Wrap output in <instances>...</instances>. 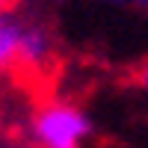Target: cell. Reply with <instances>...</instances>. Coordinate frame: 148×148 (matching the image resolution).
Segmentation results:
<instances>
[{
    "label": "cell",
    "mask_w": 148,
    "mask_h": 148,
    "mask_svg": "<svg viewBox=\"0 0 148 148\" xmlns=\"http://www.w3.org/2000/svg\"><path fill=\"white\" fill-rule=\"evenodd\" d=\"M92 119L86 110L68 101H47L33 113L30 133L36 148H86L92 136Z\"/></svg>",
    "instance_id": "obj_1"
},
{
    "label": "cell",
    "mask_w": 148,
    "mask_h": 148,
    "mask_svg": "<svg viewBox=\"0 0 148 148\" xmlns=\"http://www.w3.org/2000/svg\"><path fill=\"white\" fill-rule=\"evenodd\" d=\"M53 51H56V42H53L51 27H47L45 21L24 18L21 36H18V65L39 71V68H45L53 59Z\"/></svg>",
    "instance_id": "obj_2"
},
{
    "label": "cell",
    "mask_w": 148,
    "mask_h": 148,
    "mask_svg": "<svg viewBox=\"0 0 148 148\" xmlns=\"http://www.w3.org/2000/svg\"><path fill=\"white\" fill-rule=\"evenodd\" d=\"M24 15L12 9L0 12V74H6L12 65H18V36H21Z\"/></svg>",
    "instance_id": "obj_3"
},
{
    "label": "cell",
    "mask_w": 148,
    "mask_h": 148,
    "mask_svg": "<svg viewBox=\"0 0 148 148\" xmlns=\"http://www.w3.org/2000/svg\"><path fill=\"white\" fill-rule=\"evenodd\" d=\"M136 80H139V86L148 92V62H142L139 65V71H136Z\"/></svg>",
    "instance_id": "obj_4"
},
{
    "label": "cell",
    "mask_w": 148,
    "mask_h": 148,
    "mask_svg": "<svg viewBox=\"0 0 148 148\" xmlns=\"http://www.w3.org/2000/svg\"><path fill=\"white\" fill-rule=\"evenodd\" d=\"M3 9H9V0H0V12H3Z\"/></svg>",
    "instance_id": "obj_5"
},
{
    "label": "cell",
    "mask_w": 148,
    "mask_h": 148,
    "mask_svg": "<svg viewBox=\"0 0 148 148\" xmlns=\"http://www.w3.org/2000/svg\"><path fill=\"white\" fill-rule=\"evenodd\" d=\"M98 3H121V0H98Z\"/></svg>",
    "instance_id": "obj_6"
},
{
    "label": "cell",
    "mask_w": 148,
    "mask_h": 148,
    "mask_svg": "<svg viewBox=\"0 0 148 148\" xmlns=\"http://www.w3.org/2000/svg\"><path fill=\"white\" fill-rule=\"evenodd\" d=\"M133 3H139V6H148V0H133Z\"/></svg>",
    "instance_id": "obj_7"
}]
</instances>
